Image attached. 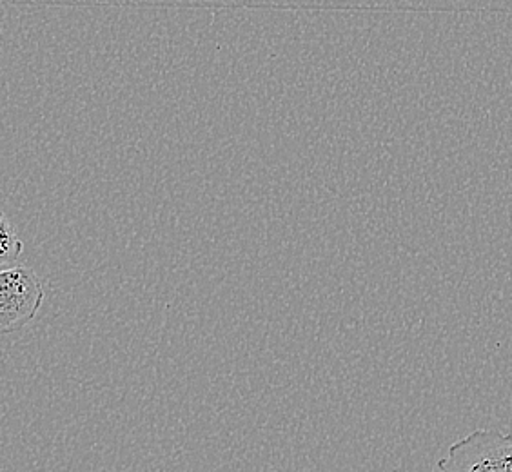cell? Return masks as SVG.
<instances>
[{"mask_svg":"<svg viewBox=\"0 0 512 472\" xmlns=\"http://www.w3.org/2000/svg\"><path fill=\"white\" fill-rule=\"evenodd\" d=\"M438 471L512 472V434L476 429L447 449Z\"/></svg>","mask_w":512,"mask_h":472,"instance_id":"1","label":"cell"},{"mask_svg":"<svg viewBox=\"0 0 512 472\" xmlns=\"http://www.w3.org/2000/svg\"><path fill=\"white\" fill-rule=\"evenodd\" d=\"M44 287L28 267L11 266L0 273V331L20 329L39 313Z\"/></svg>","mask_w":512,"mask_h":472,"instance_id":"2","label":"cell"},{"mask_svg":"<svg viewBox=\"0 0 512 472\" xmlns=\"http://www.w3.org/2000/svg\"><path fill=\"white\" fill-rule=\"evenodd\" d=\"M22 247L24 246L11 226L10 220L6 215H2L0 217V266L8 269L11 264H15L22 253Z\"/></svg>","mask_w":512,"mask_h":472,"instance_id":"3","label":"cell"}]
</instances>
